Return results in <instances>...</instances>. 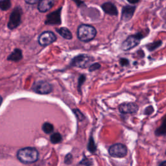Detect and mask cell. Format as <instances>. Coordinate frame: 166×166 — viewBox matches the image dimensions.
Wrapping results in <instances>:
<instances>
[{
	"label": "cell",
	"mask_w": 166,
	"mask_h": 166,
	"mask_svg": "<svg viewBox=\"0 0 166 166\" xmlns=\"http://www.w3.org/2000/svg\"><path fill=\"white\" fill-rule=\"evenodd\" d=\"M39 153L34 147H25L20 149L17 152V158L19 162L25 164L35 163L38 160Z\"/></svg>",
	"instance_id": "6da1fadb"
},
{
	"label": "cell",
	"mask_w": 166,
	"mask_h": 166,
	"mask_svg": "<svg viewBox=\"0 0 166 166\" xmlns=\"http://www.w3.org/2000/svg\"><path fill=\"white\" fill-rule=\"evenodd\" d=\"M96 35L97 31L95 27L89 25H81L77 29V37L81 41L84 42H88L94 39Z\"/></svg>",
	"instance_id": "7a4b0ae2"
},
{
	"label": "cell",
	"mask_w": 166,
	"mask_h": 166,
	"mask_svg": "<svg viewBox=\"0 0 166 166\" xmlns=\"http://www.w3.org/2000/svg\"><path fill=\"white\" fill-rule=\"evenodd\" d=\"M93 61H94V58L92 56L88 55L82 54L75 56V58H73L71 62V65L77 68H86L92 65L91 63Z\"/></svg>",
	"instance_id": "3957f363"
},
{
	"label": "cell",
	"mask_w": 166,
	"mask_h": 166,
	"mask_svg": "<svg viewBox=\"0 0 166 166\" xmlns=\"http://www.w3.org/2000/svg\"><path fill=\"white\" fill-rule=\"evenodd\" d=\"M22 14V9L19 6H17L13 10V11L10 15L9 21L7 24V27L9 29L13 30L18 27L21 23Z\"/></svg>",
	"instance_id": "277c9868"
},
{
	"label": "cell",
	"mask_w": 166,
	"mask_h": 166,
	"mask_svg": "<svg viewBox=\"0 0 166 166\" xmlns=\"http://www.w3.org/2000/svg\"><path fill=\"white\" fill-rule=\"evenodd\" d=\"M32 89L36 94H48L52 92L53 86L47 81H40L35 83L32 86Z\"/></svg>",
	"instance_id": "5b68a950"
},
{
	"label": "cell",
	"mask_w": 166,
	"mask_h": 166,
	"mask_svg": "<svg viewBox=\"0 0 166 166\" xmlns=\"http://www.w3.org/2000/svg\"><path fill=\"white\" fill-rule=\"evenodd\" d=\"M143 36L140 33H139V34L128 36V37L123 42L121 45L122 49L124 51H128L134 48L139 44Z\"/></svg>",
	"instance_id": "8992f818"
},
{
	"label": "cell",
	"mask_w": 166,
	"mask_h": 166,
	"mask_svg": "<svg viewBox=\"0 0 166 166\" xmlns=\"http://www.w3.org/2000/svg\"><path fill=\"white\" fill-rule=\"evenodd\" d=\"M109 154L115 158L125 157L127 154V149L124 145L116 144L112 145L109 149Z\"/></svg>",
	"instance_id": "52a82bcc"
},
{
	"label": "cell",
	"mask_w": 166,
	"mask_h": 166,
	"mask_svg": "<svg viewBox=\"0 0 166 166\" xmlns=\"http://www.w3.org/2000/svg\"><path fill=\"white\" fill-rule=\"evenodd\" d=\"M56 40V36L51 31H44L38 36V41L42 46H47L54 43Z\"/></svg>",
	"instance_id": "ba28073f"
},
{
	"label": "cell",
	"mask_w": 166,
	"mask_h": 166,
	"mask_svg": "<svg viewBox=\"0 0 166 166\" xmlns=\"http://www.w3.org/2000/svg\"><path fill=\"white\" fill-rule=\"evenodd\" d=\"M61 11L62 7L56 10V11L53 12L47 16L45 21V25H60L61 24Z\"/></svg>",
	"instance_id": "9c48e42d"
},
{
	"label": "cell",
	"mask_w": 166,
	"mask_h": 166,
	"mask_svg": "<svg viewBox=\"0 0 166 166\" xmlns=\"http://www.w3.org/2000/svg\"><path fill=\"white\" fill-rule=\"evenodd\" d=\"M119 110L123 114H134L138 110V106L134 102H124L119 105Z\"/></svg>",
	"instance_id": "30bf717a"
},
{
	"label": "cell",
	"mask_w": 166,
	"mask_h": 166,
	"mask_svg": "<svg viewBox=\"0 0 166 166\" xmlns=\"http://www.w3.org/2000/svg\"><path fill=\"white\" fill-rule=\"evenodd\" d=\"M135 6L127 5L124 6L122 9V14H121V19L125 22H127L132 18L134 12H135Z\"/></svg>",
	"instance_id": "8fae6325"
},
{
	"label": "cell",
	"mask_w": 166,
	"mask_h": 166,
	"mask_svg": "<svg viewBox=\"0 0 166 166\" xmlns=\"http://www.w3.org/2000/svg\"><path fill=\"white\" fill-rule=\"evenodd\" d=\"M54 4V0H40L38 3V9L41 12H47L53 6Z\"/></svg>",
	"instance_id": "7c38bea8"
},
{
	"label": "cell",
	"mask_w": 166,
	"mask_h": 166,
	"mask_svg": "<svg viewBox=\"0 0 166 166\" xmlns=\"http://www.w3.org/2000/svg\"><path fill=\"white\" fill-rule=\"evenodd\" d=\"M101 7L103 11L107 14L111 16H117L118 14V9L115 5L110 2L105 3L104 4L102 5Z\"/></svg>",
	"instance_id": "4fadbf2b"
},
{
	"label": "cell",
	"mask_w": 166,
	"mask_h": 166,
	"mask_svg": "<svg viewBox=\"0 0 166 166\" xmlns=\"http://www.w3.org/2000/svg\"><path fill=\"white\" fill-rule=\"evenodd\" d=\"M22 58H23L22 51L21 49H15L7 57L8 61H13V62H18L19 61H21Z\"/></svg>",
	"instance_id": "5bb4252c"
},
{
	"label": "cell",
	"mask_w": 166,
	"mask_h": 166,
	"mask_svg": "<svg viewBox=\"0 0 166 166\" xmlns=\"http://www.w3.org/2000/svg\"><path fill=\"white\" fill-rule=\"evenodd\" d=\"M56 31L57 32L58 34L61 35L62 37L66 40H71L72 39V33L66 27H60V28H56Z\"/></svg>",
	"instance_id": "9a60e30c"
},
{
	"label": "cell",
	"mask_w": 166,
	"mask_h": 166,
	"mask_svg": "<svg viewBox=\"0 0 166 166\" xmlns=\"http://www.w3.org/2000/svg\"><path fill=\"white\" fill-rule=\"evenodd\" d=\"M155 134L157 136H164L166 134V116L164 119L160 127L158 128L155 131Z\"/></svg>",
	"instance_id": "2e32d148"
},
{
	"label": "cell",
	"mask_w": 166,
	"mask_h": 166,
	"mask_svg": "<svg viewBox=\"0 0 166 166\" xmlns=\"http://www.w3.org/2000/svg\"><path fill=\"white\" fill-rule=\"evenodd\" d=\"M50 140L52 144H59V143H61L62 141V135L60 133H58V132L53 134L51 136Z\"/></svg>",
	"instance_id": "e0dca14e"
},
{
	"label": "cell",
	"mask_w": 166,
	"mask_h": 166,
	"mask_svg": "<svg viewBox=\"0 0 166 166\" xmlns=\"http://www.w3.org/2000/svg\"><path fill=\"white\" fill-rule=\"evenodd\" d=\"M11 6V0H0V9L3 11H7Z\"/></svg>",
	"instance_id": "ac0fdd59"
},
{
	"label": "cell",
	"mask_w": 166,
	"mask_h": 166,
	"mask_svg": "<svg viewBox=\"0 0 166 166\" xmlns=\"http://www.w3.org/2000/svg\"><path fill=\"white\" fill-rule=\"evenodd\" d=\"M54 128L53 126L50 123L46 122L42 125V131H44L45 134H50L53 131Z\"/></svg>",
	"instance_id": "d6986e66"
},
{
	"label": "cell",
	"mask_w": 166,
	"mask_h": 166,
	"mask_svg": "<svg viewBox=\"0 0 166 166\" xmlns=\"http://www.w3.org/2000/svg\"><path fill=\"white\" fill-rule=\"evenodd\" d=\"M88 147V150L92 152H95V151H96V146L95 144V142L92 137L90 139H89Z\"/></svg>",
	"instance_id": "ffe728a7"
},
{
	"label": "cell",
	"mask_w": 166,
	"mask_h": 166,
	"mask_svg": "<svg viewBox=\"0 0 166 166\" xmlns=\"http://www.w3.org/2000/svg\"><path fill=\"white\" fill-rule=\"evenodd\" d=\"M162 44V41H158V42H154L153 43H152V44H149L147 46V48L150 51H153L155 49L158 48L159 46Z\"/></svg>",
	"instance_id": "44dd1931"
},
{
	"label": "cell",
	"mask_w": 166,
	"mask_h": 166,
	"mask_svg": "<svg viewBox=\"0 0 166 166\" xmlns=\"http://www.w3.org/2000/svg\"><path fill=\"white\" fill-rule=\"evenodd\" d=\"M74 111L75 115L77 116V118L79 121H82L83 119H84V116L83 115V114L79 110H74Z\"/></svg>",
	"instance_id": "7402d4cb"
},
{
	"label": "cell",
	"mask_w": 166,
	"mask_h": 166,
	"mask_svg": "<svg viewBox=\"0 0 166 166\" xmlns=\"http://www.w3.org/2000/svg\"><path fill=\"white\" fill-rule=\"evenodd\" d=\"M100 67H101V65L99 64V63H95V64H93L89 66V71H94L100 68Z\"/></svg>",
	"instance_id": "603a6c76"
},
{
	"label": "cell",
	"mask_w": 166,
	"mask_h": 166,
	"mask_svg": "<svg viewBox=\"0 0 166 166\" xmlns=\"http://www.w3.org/2000/svg\"><path fill=\"white\" fill-rule=\"evenodd\" d=\"M73 160V157L71 154H68L66 156L64 162L66 164H71Z\"/></svg>",
	"instance_id": "cb8c5ba5"
},
{
	"label": "cell",
	"mask_w": 166,
	"mask_h": 166,
	"mask_svg": "<svg viewBox=\"0 0 166 166\" xmlns=\"http://www.w3.org/2000/svg\"><path fill=\"white\" fill-rule=\"evenodd\" d=\"M81 164L85 165H90L92 164V162L88 158H85L84 159H83L82 161L81 162Z\"/></svg>",
	"instance_id": "d4e9b609"
},
{
	"label": "cell",
	"mask_w": 166,
	"mask_h": 166,
	"mask_svg": "<svg viewBox=\"0 0 166 166\" xmlns=\"http://www.w3.org/2000/svg\"><path fill=\"white\" fill-rule=\"evenodd\" d=\"M40 0H25V3H27L30 5L36 4V3L40 2Z\"/></svg>",
	"instance_id": "484cf974"
},
{
	"label": "cell",
	"mask_w": 166,
	"mask_h": 166,
	"mask_svg": "<svg viewBox=\"0 0 166 166\" xmlns=\"http://www.w3.org/2000/svg\"><path fill=\"white\" fill-rule=\"evenodd\" d=\"M120 63L122 66H125V65H127L128 64V61H127V59H125V58H122L121 59L120 61Z\"/></svg>",
	"instance_id": "4316f807"
},
{
	"label": "cell",
	"mask_w": 166,
	"mask_h": 166,
	"mask_svg": "<svg viewBox=\"0 0 166 166\" xmlns=\"http://www.w3.org/2000/svg\"><path fill=\"white\" fill-rule=\"evenodd\" d=\"M128 3H130L131 4H136L139 1V0H127Z\"/></svg>",
	"instance_id": "83f0119b"
},
{
	"label": "cell",
	"mask_w": 166,
	"mask_h": 166,
	"mask_svg": "<svg viewBox=\"0 0 166 166\" xmlns=\"http://www.w3.org/2000/svg\"><path fill=\"white\" fill-rule=\"evenodd\" d=\"M159 166H166V161L162 162V163L159 165Z\"/></svg>",
	"instance_id": "f1b7e54d"
},
{
	"label": "cell",
	"mask_w": 166,
	"mask_h": 166,
	"mask_svg": "<svg viewBox=\"0 0 166 166\" xmlns=\"http://www.w3.org/2000/svg\"><path fill=\"white\" fill-rule=\"evenodd\" d=\"M2 101H3V99H2L1 96H0V106H1V105L2 103Z\"/></svg>",
	"instance_id": "f546056e"
},
{
	"label": "cell",
	"mask_w": 166,
	"mask_h": 166,
	"mask_svg": "<svg viewBox=\"0 0 166 166\" xmlns=\"http://www.w3.org/2000/svg\"><path fill=\"white\" fill-rule=\"evenodd\" d=\"M165 154H166V151H165Z\"/></svg>",
	"instance_id": "4dcf8cb0"
}]
</instances>
